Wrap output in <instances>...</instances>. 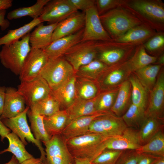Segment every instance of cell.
<instances>
[{"label": "cell", "mask_w": 164, "mask_h": 164, "mask_svg": "<svg viewBox=\"0 0 164 164\" xmlns=\"http://www.w3.org/2000/svg\"><path fill=\"white\" fill-rule=\"evenodd\" d=\"M10 131L11 130L3 123L0 116V136L2 141H3L5 138H6L7 135L10 132Z\"/></svg>", "instance_id": "49"}, {"label": "cell", "mask_w": 164, "mask_h": 164, "mask_svg": "<svg viewBox=\"0 0 164 164\" xmlns=\"http://www.w3.org/2000/svg\"><path fill=\"white\" fill-rule=\"evenodd\" d=\"M96 41H81L76 44L64 54V58L73 67L75 72L81 67L96 58Z\"/></svg>", "instance_id": "7"}, {"label": "cell", "mask_w": 164, "mask_h": 164, "mask_svg": "<svg viewBox=\"0 0 164 164\" xmlns=\"http://www.w3.org/2000/svg\"><path fill=\"white\" fill-rule=\"evenodd\" d=\"M164 45V37L161 35H158L151 38L145 45L148 50L153 52L162 47Z\"/></svg>", "instance_id": "45"}, {"label": "cell", "mask_w": 164, "mask_h": 164, "mask_svg": "<svg viewBox=\"0 0 164 164\" xmlns=\"http://www.w3.org/2000/svg\"><path fill=\"white\" fill-rule=\"evenodd\" d=\"M50 0H37L33 5L14 9L9 12L7 16L8 20L29 16L34 19L39 18L43 13L44 8Z\"/></svg>", "instance_id": "31"}, {"label": "cell", "mask_w": 164, "mask_h": 164, "mask_svg": "<svg viewBox=\"0 0 164 164\" xmlns=\"http://www.w3.org/2000/svg\"><path fill=\"white\" fill-rule=\"evenodd\" d=\"M75 89L77 98L90 100L101 92L96 81L76 75Z\"/></svg>", "instance_id": "28"}, {"label": "cell", "mask_w": 164, "mask_h": 164, "mask_svg": "<svg viewBox=\"0 0 164 164\" xmlns=\"http://www.w3.org/2000/svg\"><path fill=\"white\" fill-rule=\"evenodd\" d=\"M9 142L7 148L0 152V154L5 152L12 153L20 163L29 159L34 157L26 150L25 145L19 137L13 132H10L7 135Z\"/></svg>", "instance_id": "30"}, {"label": "cell", "mask_w": 164, "mask_h": 164, "mask_svg": "<svg viewBox=\"0 0 164 164\" xmlns=\"http://www.w3.org/2000/svg\"><path fill=\"white\" fill-rule=\"evenodd\" d=\"M162 65H149L138 69L134 73L149 92L155 85Z\"/></svg>", "instance_id": "32"}, {"label": "cell", "mask_w": 164, "mask_h": 164, "mask_svg": "<svg viewBox=\"0 0 164 164\" xmlns=\"http://www.w3.org/2000/svg\"><path fill=\"white\" fill-rule=\"evenodd\" d=\"M152 33L150 30L148 28L136 26L119 37L116 40L121 43L137 42L148 37Z\"/></svg>", "instance_id": "41"}, {"label": "cell", "mask_w": 164, "mask_h": 164, "mask_svg": "<svg viewBox=\"0 0 164 164\" xmlns=\"http://www.w3.org/2000/svg\"><path fill=\"white\" fill-rule=\"evenodd\" d=\"M75 74L72 66L62 56L49 59L39 75L46 82L52 91H53Z\"/></svg>", "instance_id": "3"}, {"label": "cell", "mask_w": 164, "mask_h": 164, "mask_svg": "<svg viewBox=\"0 0 164 164\" xmlns=\"http://www.w3.org/2000/svg\"><path fill=\"white\" fill-rule=\"evenodd\" d=\"M129 80L132 88V104L145 112L148 104L149 92L134 73H131Z\"/></svg>", "instance_id": "26"}, {"label": "cell", "mask_w": 164, "mask_h": 164, "mask_svg": "<svg viewBox=\"0 0 164 164\" xmlns=\"http://www.w3.org/2000/svg\"><path fill=\"white\" fill-rule=\"evenodd\" d=\"M157 60L156 57L149 55L144 48L142 47L128 63L133 73L138 69L155 63Z\"/></svg>", "instance_id": "40"}, {"label": "cell", "mask_w": 164, "mask_h": 164, "mask_svg": "<svg viewBox=\"0 0 164 164\" xmlns=\"http://www.w3.org/2000/svg\"><path fill=\"white\" fill-rule=\"evenodd\" d=\"M164 71L161 69L155 84L149 92L148 102L145 113L147 118H164Z\"/></svg>", "instance_id": "14"}, {"label": "cell", "mask_w": 164, "mask_h": 164, "mask_svg": "<svg viewBox=\"0 0 164 164\" xmlns=\"http://www.w3.org/2000/svg\"><path fill=\"white\" fill-rule=\"evenodd\" d=\"M123 151L105 149L91 162V164H115Z\"/></svg>", "instance_id": "42"}, {"label": "cell", "mask_w": 164, "mask_h": 164, "mask_svg": "<svg viewBox=\"0 0 164 164\" xmlns=\"http://www.w3.org/2000/svg\"><path fill=\"white\" fill-rule=\"evenodd\" d=\"M139 154L147 153L164 157V134L159 132L147 143L135 150Z\"/></svg>", "instance_id": "36"}, {"label": "cell", "mask_w": 164, "mask_h": 164, "mask_svg": "<svg viewBox=\"0 0 164 164\" xmlns=\"http://www.w3.org/2000/svg\"><path fill=\"white\" fill-rule=\"evenodd\" d=\"M112 113L111 111L99 112L77 118L67 125L61 135L66 141L85 134L89 132L90 125L94 120L101 116Z\"/></svg>", "instance_id": "16"}, {"label": "cell", "mask_w": 164, "mask_h": 164, "mask_svg": "<svg viewBox=\"0 0 164 164\" xmlns=\"http://www.w3.org/2000/svg\"><path fill=\"white\" fill-rule=\"evenodd\" d=\"M76 74L51 93L59 102L60 110H65L75 101Z\"/></svg>", "instance_id": "21"}, {"label": "cell", "mask_w": 164, "mask_h": 164, "mask_svg": "<svg viewBox=\"0 0 164 164\" xmlns=\"http://www.w3.org/2000/svg\"><path fill=\"white\" fill-rule=\"evenodd\" d=\"M95 1L96 6L99 16L121 3V1L115 0H97Z\"/></svg>", "instance_id": "44"}, {"label": "cell", "mask_w": 164, "mask_h": 164, "mask_svg": "<svg viewBox=\"0 0 164 164\" xmlns=\"http://www.w3.org/2000/svg\"><path fill=\"white\" fill-rule=\"evenodd\" d=\"M131 5L134 9L149 18L160 22H164V9L158 2L136 0L132 3Z\"/></svg>", "instance_id": "25"}, {"label": "cell", "mask_w": 164, "mask_h": 164, "mask_svg": "<svg viewBox=\"0 0 164 164\" xmlns=\"http://www.w3.org/2000/svg\"><path fill=\"white\" fill-rule=\"evenodd\" d=\"M25 101L17 89L11 87L6 88L4 104L1 119L15 117L23 112L26 107Z\"/></svg>", "instance_id": "19"}, {"label": "cell", "mask_w": 164, "mask_h": 164, "mask_svg": "<svg viewBox=\"0 0 164 164\" xmlns=\"http://www.w3.org/2000/svg\"><path fill=\"white\" fill-rule=\"evenodd\" d=\"M29 109L44 117H49L60 110L58 101L51 93Z\"/></svg>", "instance_id": "34"}, {"label": "cell", "mask_w": 164, "mask_h": 164, "mask_svg": "<svg viewBox=\"0 0 164 164\" xmlns=\"http://www.w3.org/2000/svg\"><path fill=\"white\" fill-rule=\"evenodd\" d=\"M73 6L78 10L85 12L96 5L94 0H69Z\"/></svg>", "instance_id": "46"}, {"label": "cell", "mask_w": 164, "mask_h": 164, "mask_svg": "<svg viewBox=\"0 0 164 164\" xmlns=\"http://www.w3.org/2000/svg\"><path fill=\"white\" fill-rule=\"evenodd\" d=\"M6 87L0 86V116L2 115L4 108Z\"/></svg>", "instance_id": "50"}, {"label": "cell", "mask_w": 164, "mask_h": 164, "mask_svg": "<svg viewBox=\"0 0 164 164\" xmlns=\"http://www.w3.org/2000/svg\"><path fill=\"white\" fill-rule=\"evenodd\" d=\"M49 59L43 50L31 48L19 75L21 82L30 81L37 77Z\"/></svg>", "instance_id": "13"}, {"label": "cell", "mask_w": 164, "mask_h": 164, "mask_svg": "<svg viewBox=\"0 0 164 164\" xmlns=\"http://www.w3.org/2000/svg\"><path fill=\"white\" fill-rule=\"evenodd\" d=\"M131 90L129 79L119 86L115 101L110 110L115 115L121 117L132 104Z\"/></svg>", "instance_id": "23"}, {"label": "cell", "mask_w": 164, "mask_h": 164, "mask_svg": "<svg viewBox=\"0 0 164 164\" xmlns=\"http://www.w3.org/2000/svg\"><path fill=\"white\" fill-rule=\"evenodd\" d=\"M43 121L45 130L50 138L61 135L69 121L65 110H60L50 116L44 117Z\"/></svg>", "instance_id": "27"}, {"label": "cell", "mask_w": 164, "mask_h": 164, "mask_svg": "<svg viewBox=\"0 0 164 164\" xmlns=\"http://www.w3.org/2000/svg\"><path fill=\"white\" fill-rule=\"evenodd\" d=\"M104 42H96V58L108 66L118 63L124 57L125 51L121 49L111 48L109 43Z\"/></svg>", "instance_id": "22"}, {"label": "cell", "mask_w": 164, "mask_h": 164, "mask_svg": "<svg viewBox=\"0 0 164 164\" xmlns=\"http://www.w3.org/2000/svg\"><path fill=\"white\" fill-rule=\"evenodd\" d=\"M97 96L90 100L76 98L74 102L65 110L68 117V123L70 121L78 117L99 112H97L96 109Z\"/></svg>", "instance_id": "24"}, {"label": "cell", "mask_w": 164, "mask_h": 164, "mask_svg": "<svg viewBox=\"0 0 164 164\" xmlns=\"http://www.w3.org/2000/svg\"><path fill=\"white\" fill-rule=\"evenodd\" d=\"M159 64L162 65L164 63V55H162L159 58L158 60Z\"/></svg>", "instance_id": "56"}, {"label": "cell", "mask_w": 164, "mask_h": 164, "mask_svg": "<svg viewBox=\"0 0 164 164\" xmlns=\"http://www.w3.org/2000/svg\"><path fill=\"white\" fill-rule=\"evenodd\" d=\"M85 13L84 26L81 41L110 40L111 37L101 23L96 5Z\"/></svg>", "instance_id": "11"}, {"label": "cell", "mask_w": 164, "mask_h": 164, "mask_svg": "<svg viewBox=\"0 0 164 164\" xmlns=\"http://www.w3.org/2000/svg\"><path fill=\"white\" fill-rule=\"evenodd\" d=\"M108 66L96 58L90 63L80 67L75 74L77 76L96 81Z\"/></svg>", "instance_id": "37"}, {"label": "cell", "mask_w": 164, "mask_h": 164, "mask_svg": "<svg viewBox=\"0 0 164 164\" xmlns=\"http://www.w3.org/2000/svg\"><path fill=\"white\" fill-rule=\"evenodd\" d=\"M153 164H164V157H161Z\"/></svg>", "instance_id": "57"}, {"label": "cell", "mask_w": 164, "mask_h": 164, "mask_svg": "<svg viewBox=\"0 0 164 164\" xmlns=\"http://www.w3.org/2000/svg\"><path fill=\"white\" fill-rule=\"evenodd\" d=\"M119 87L101 92L97 95L96 104L97 112L110 111L115 101Z\"/></svg>", "instance_id": "39"}, {"label": "cell", "mask_w": 164, "mask_h": 164, "mask_svg": "<svg viewBox=\"0 0 164 164\" xmlns=\"http://www.w3.org/2000/svg\"><path fill=\"white\" fill-rule=\"evenodd\" d=\"M84 28L77 32L53 41L43 50L49 59H54L63 56L73 46L81 42Z\"/></svg>", "instance_id": "18"}, {"label": "cell", "mask_w": 164, "mask_h": 164, "mask_svg": "<svg viewBox=\"0 0 164 164\" xmlns=\"http://www.w3.org/2000/svg\"><path fill=\"white\" fill-rule=\"evenodd\" d=\"M77 11L69 0H50L39 18L43 23H58Z\"/></svg>", "instance_id": "12"}, {"label": "cell", "mask_w": 164, "mask_h": 164, "mask_svg": "<svg viewBox=\"0 0 164 164\" xmlns=\"http://www.w3.org/2000/svg\"><path fill=\"white\" fill-rule=\"evenodd\" d=\"M28 115L31 124L33 135L37 140L45 145L50 139L47 133L44 123V116L31 110L28 111Z\"/></svg>", "instance_id": "35"}, {"label": "cell", "mask_w": 164, "mask_h": 164, "mask_svg": "<svg viewBox=\"0 0 164 164\" xmlns=\"http://www.w3.org/2000/svg\"><path fill=\"white\" fill-rule=\"evenodd\" d=\"M44 145L46 158L50 164H75L74 158L61 135L52 136Z\"/></svg>", "instance_id": "10"}, {"label": "cell", "mask_w": 164, "mask_h": 164, "mask_svg": "<svg viewBox=\"0 0 164 164\" xmlns=\"http://www.w3.org/2000/svg\"><path fill=\"white\" fill-rule=\"evenodd\" d=\"M85 13L77 11L58 23L53 35L52 42L73 34L84 28Z\"/></svg>", "instance_id": "17"}, {"label": "cell", "mask_w": 164, "mask_h": 164, "mask_svg": "<svg viewBox=\"0 0 164 164\" xmlns=\"http://www.w3.org/2000/svg\"><path fill=\"white\" fill-rule=\"evenodd\" d=\"M13 1L12 0H0V11L6 10L11 7Z\"/></svg>", "instance_id": "51"}, {"label": "cell", "mask_w": 164, "mask_h": 164, "mask_svg": "<svg viewBox=\"0 0 164 164\" xmlns=\"http://www.w3.org/2000/svg\"><path fill=\"white\" fill-rule=\"evenodd\" d=\"M104 146L105 149L136 150L142 146L138 130L127 127L121 135L107 138Z\"/></svg>", "instance_id": "15"}, {"label": "cell", "mask_w": 164, "mask_h": 164, "mask_svg": "<svg viewBox=\"0 0 164 164\" xmlns=\"http://www.w3.org/2000/svg\"><path fill=\"white\" fill-rule=\"evenodd\" d=\"M40 158L42 161L41 164H50L47 159L46 156H40Z\"/></svg>", "instance_id": "55"}, {"label": "cell", "mask_w": 164, "mask_h": 164, "mask_svg": "<svg viewBox=\"0 0 164 164\" xmlns=\"http://www.w3.org/2000/svg\"><path fill=\"white\" fill-rule=\"evenodd\" d=\"M30 33L24 36L20 40L2 45L0 51L2 64L16 75H19L24 61L31 50Z\"/></svg>", "instance_id": "2"}, {"label": "cell", "mask_w": 164, "mask_h": 164, "mask_svg": "<svg viewBox=\"0 0 164 164\" xmlns=\"http://www.w3.org/2000/svg\"><path fill=\"white\" fill-rule=\"evenodd\" d=\"M75 164H91V162L86 158H74Z\"/></svg>", "instance_id": "53"}, {"label": "cell", "mask_w": 164, "mask_h": 164, "mask_svg": "<svg viewBox=\"0 0 164 164\" xmlns=\"http://www.w3.org/2000/svg\"><path fill=\"white\" fill-rule=\"evenodd\" d=\"M58 23L45 25L42 23L38 25L30 33L31 48L43 50L48 46L52 42L53 33Z\"/></svg>", "instance_id": "20"}, {"label": "cell", "mask_w": 164, "mask_h": 164, "mask_svg": "<svg viewBox=\"0 0 164 164\" xmlns=\"http://www.w3.org/2000/svg\"><path fill=\"white\" fill-rule=\"evenodd\" d=\"M164 118H147L138 130V135L142 145L147 143L161 131L163 130Z\"/></svg>", "instance_id": "29"}, {"label": "cell", "mask_w": 164, "mask_h": 164, "mask_svg": "<svg viewBox=\"0 0 164 164\" xmlns=\"http://www.w3.org/2000/svg\"><path fill=\"white\" fill-rule=\"evenodd\" d=\"M121 117L127 127L137 130L147 118L145 112L132 104Z\"/></svg>", "instance_id": "38"}, {"label": "cell", "mask_w": 164, "mask_h": 164, "mask_svg": "<svg viewBox=\"0 0 164 164\" xmlns=\"http://www.w3.org/2000/svg\"><path fill=\"white\" fill-rule=\"evenodd\" d=\"M101 23L111 35L118 37L139 24V21L124 11L111 10L100 16Z\"/></svg>", "instance_id": "4"}, {"label": "cell", "mask_w": 164, "mask_h": 164, "mask_svg": "<svg viewBox=\"0 0 164 164\" xmlns=\"http://www.w3.org/2000/svg\"><path fill=\"white\" fill-rule=\"evenodd\" d=\"M4 164H21L14 155H13L10 160Z\"/></svg>", "instance_id": "54"}, {"label": "cell", "mask_w": 164, "mask_h": 164, "mask_svg": "<svg viewBox=\"0 0 164 164\" xmlns=\"http://www.w3.org/2000/svg\"><path fill=\"white\" fill-rule=\"evenodd\" d=\"M127 127L121 117L112 113L94 120L90 125L89 132L110 137L121 135Z\"/></svg>", "instance_id": "9"}, {"label": "cell", "mask_w": 164, "mask_h": 164, "mask_svg": "<svg viewBox=\"0 0 164 164\" xmlns=\"http://www.w3.org/2000/svg\"><path fill=\"white\" fill-rule=\"evenodd\" d=\"M29 108L27 106L24 111L17 116L1 119L4 124L16 135L25 145L28 144L26 140L32 142L38 148L41 156H46L41 142L36 139L31 132L28 124L27 115Z\"/></svg>", "instance_id": "6"}, {"label": "cell", "mask_w": 164, "mask_h": 164, "mask_svg": "<svg viewBox=\"0 0 164 164\" xmlns=\"http://www.w3.org/2000/svg\"><path fill=\"white\" fill-rule=\"evenodd\" d=\"M42 23L38 18L33 19L30 22L17 29L9 30L6 34L0 38V46L19 40L20 38L30 33L33 28Z\"/></svg>", "instance_id": "33"}, {"label": "cell", "mask_w": 164, "mask_h": 164, "mask_svg": "<svg viewBox=\"0 0 164 164\" xmlns=\"http://www.w3.org/2000/svg\"><path fill=\"white\" fill-rule=\"evenodd\" d=\"M141 155L137 164H153L161 157L147 154H140Z\"/></svg>", "instance_id": "47"}, {"label": "cell", "mask_w": 164, "mask_h": 164, "mask_svg": "<svg viewBox=\"0 0 164 164\" xmlns=\"http://www.w3.org/2000/svg\"><path fill=\"white\" fill-rule=\"evenodd\" d=\"M17 90L29 108L52 91L46 82L39 75L33 80L21 82Z\"/></svg>", "instance_id": "8"}, {"label": "cell", "mask_w": 164, "mask_h": 164, "mask_svg": "<svg viewBox=\"0 0 164 164\" xmlns=\"http://www.w3.org/2000/svg\"><path fill=\"white\" fill-rule=\"evenodd\" d=\"M6 13V10L0 11V27L2 31L8 28L10 24L9 20L5 18Z\"/></svg>", "instance_id": "48"}, {"label": "cell", "mask_w": 164, "mask_h": 164, "mask_svg": "<svg viewBox=\"0 0 164 164\" xmlns=\"http://www.w3.org/2000/svg\"><path fill=\"white\" fill-rule=\"evenodd\" d=\"M132 73L128 62L108 66L96 81L101 92L119 87Z\"/></svg>", "instance_id": "5"}, {"label": "cell", "mask_w": 164, "mask_h": 164, "mask_svg": "<svg viewBox=\"0 0 164 164\" xmlns=\"http://www.w3.org/2000/svg\"><path fill=\"white\" fill-rule=\"evenodd\" d=\"M42 161L40 158H35L34 157L27 159L21 164H41Z\"/></svg>", "instance_id": "52"}, {"label": "cell", "mask_w": 164, "mask_h": 164, "mask_svg": "<svg viewBox=\"0 0 164 164\" xmlns=\"http://www.w3.org/2000/svg\"><path fill=\"white\" fill-rule=\"evenodd\" d=\"M108 137L89 132L66 141L74 158H86L91 162L104 150V142Z\"/></svg>", "instance_id": "1"}, {"label": "cell", "mask_w": 164, "mask_h": 164, "mask_svg": "<svg viewBox=\"0 0 164 164\" xmlns=\"http://www.w3.org/2000/svg\"><path fill=\"white\" fill-rule=\"evenodd\" d=\"M140 155L135 150H124L115 164H137Z\"/></svg>", "instance_id": "43"}]
</instances>
